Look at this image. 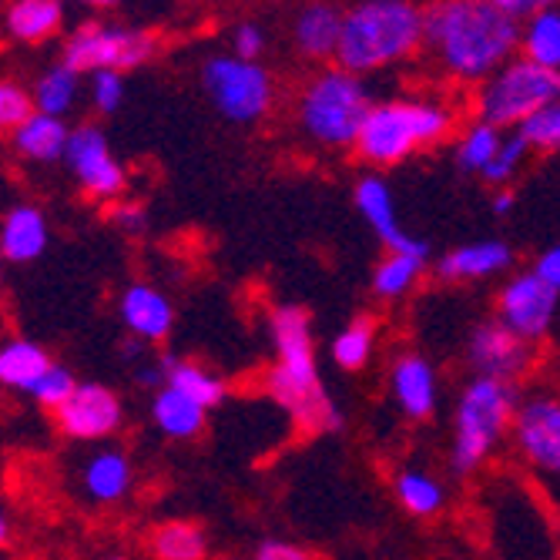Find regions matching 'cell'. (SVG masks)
Wrapping results in <instances>:
<instances>
[{"label":"cell","mask_w":560,"mask_h":560,"mask_svg":"<svg viewBox=\"0 0 560 560\" xmlns=\"http://www.w3.org/2000/svg\"><path fill=\"white\" fill-rule=\"evenodd\" d=\"M148 550L155 560H209V537L191 521H165L151 530Z\"/></svg>","instance_id":"484cf974"},{"label":"cell","mask_w":560,"mask_h":560,"mask_svg":"<svg viewBox=\"0 0 560 560\" xmlns=\"http://www.w3.org/2000/svg\"><path fill=\"white\" fill-rule=\"evenodd\" d=\"M393 493L402 503V511L413 517H436L446 506L443 483L433 474L417 470V467H406L393 477Z\"/></svg>","instance_id":"83f0119b"},{"label":"cell","mask_w":560,"mask_h":560,"mask_svg":"<svg viewBox=\"0 0 560 560\" xmlns=\"http://www.w3.org/2000/svg\"><path fill=\"white\" fill-rule=\"evenodd\" d=\"M517 135L534 148V151H560V101L540 115H534L527 125L517 128Z\"/></svg>","instance_id":"8d00e7d4"},{"label":"cell","mask_w":560,"mask_h":560,"mask_svg":"<svg viewBox=\"0 0 560 560\" xmlns=\"http://www.w3.org/2000/svg\"><path fill=\"white\" fill-rule=\"evenodd\" d=\"M503 138H506V131H500V128L477 118L460 135V141H456V165H460L464 172H470V175H483L493 165L497 151L503 148Z\"/></svg>","instance_id":"1f68e13d"},{"label":"cell","mask_w":560,"mask_h":560,"mask_svg":"<svg viewBox=\"0 0 560 560\" xmlns=\"http://www.w3.org/2000/svg\"><path fill=\"white\" fill-rule=\"evenodd\" d=\"M209 410L191 396L178 393L175 386H162L151 396V423L159 427L162 436L168 440H191L206 430Z\"/></svg>","instance_id":"cb8c5ba5"},{"label":"cell","mask_w":560,"mask_h":560,"mask_svg":"<svg viewBox=\"0 0 560 560\" xmlns=\"http://www.w3.org/2000/svg\"><path fill=\"white\" fill-rule=\"evenodd\" d=\"M256 560H313V557L289 540H262L256 550Z\"/></svg>","instance_id":"60d3db41"},{"label":"cell","mask_w":560,"mask_h":560,"mask_svg":"<svg viewBox=\"0 0 560 560\" xmlns=\"http://www.w3.org/2000/svg\"><path fill=\"white\" fill-rule=\"evenodd\" d=\"M47 219L37 206L31 201H21V206H11L4 222H0V252H4L8 262H34L44 256L47 248Z\"/></svg>","instance_id":"ffe728a7"},{"label":"cell","mask_w":560,"mask_h":560,"mask_svg":"<svg viewBox=\"0 0 560 560\" xmlns=\"http://www.w3.org/2000/svg\"><path fill=\"white\" fill-rule=\"evenodd\" d=\"M534 272H537V279H544L553 292H560V242L540 252L537 262H534Z\"/></svg>","instance_id":"ab89813d"},{"label":"cell","mask_w":560,"mask_h":560,"mask_svg":"<svg viewBox=\"0 0 560 560\" xmlns=\"http://www.w3.org/2000/svg\"><path fill=\"white\" fill-rule=\"evenodd\" d=\"M125 101V78L118 71L91 74V105L97 115H115Z\"/></svg>","instance_id":"74e56055"},{"label":"cell","mask_w":560,"mask_h":560,"mask_svg":"<svg viewBox=\"0 0 560 560\" xmlns=\"http://www.w3.org/2000/svg\"><path fill=\"white\" fill-rule=\"evenodd\" d=\"M65 27V4L58 0H14L4 8V31L14 44H44Z\"/></svg>","instance_id":"603a6c76"},{"label":"cell","mask_w":560,"mask_h":560,"mask_svg":"<svg viewBox=\"0 0 560 560\" xmlns=\"http://www.w3.org/2000/svg\"><path fill=\"white\" fill-rule=\"evenodd\" d=\"M155 50H159V40L148 31L88 21L68 37L61 65H68L74 74H97V71L121 74V71H135L144 61H151Z\"/></svg>","instance_id":"9c48e42d"},{"label":"cell","mask_w":560,"mask_h":560,"mask_svg":"<svg viewBox=\"0 0 560 560\" xmlns=\"http://www.w3.org/2000/svg\"><path fill=\"white\" fill-rule=\"evenodd\" d=\"M65 165L78 178L81 191L97 198V201H112V198H118L125 191L128 175L115 159L108 135L101 131L97 125H81V128L71 131Z\"/></svg>","instance_id":"8fae6325"},{"label":"cell","mask_w":560,"mask_h":560,"mask_svg":"<svg viewBox=\"0 0 560 560\" xmlns=\"http://www.w3.org/2000/svg\"><path fill=\"white\" fill-rule=\"evenodd\" d=\"M112 222H115L121 232L138 235V232L144 229V209H141V206H135V201H121V206H115V209H112Z\"/></svg>","instance_id":"b9f144b4"},{"label":"cell","mask_w":560,"mask_h":560,"mask_svg":"<svg viewBox=\"0 0 560 560\" xmlns=\"http://www.w3.org/2000/svg\"><path fill=\"white\" fill-rule=\"evenodd\" d=\"M0 544H11V521L8 517H0Z\"/></svg>","instance_id":"ee69618b"},{"label":"cell","mask_w":560,"mask_h":560,"mask_svg":"<svg viewBox=\"0 0 560 560\" xmlns=\"http://www.w3.org/2000/svg\"><path fill=\"white\" fill-rule=\"evenodd\" d=\"M346 11L336 4H310L292 21V44L305 61H336Z\"/></svg>","instance_id":"ac0fdd59"},{"label":"cell","mask_w":560,"mask_h":560,"mask_svg":"<svg viewBox=\"0 0 560 560\" xmlns=\"http://www.w3.org/2000/svg\"><path fill=\"white\" fill-rule=\"evenodd\" d=\"M467 363L474 376L517 383L534 363V342L521 339L497 319H487L467 339Z\"/></svg>","instance_id":"4fadbf2b"},{"label":"cell","mask_w":560,"mask_h":560,"mask_svg":"<svg viewBox=\"0 0 560 560\" xmlns=\"http://www.w3.org/2000/svg\"><path fill=\"white\" fill-rule=\"evenodd\" d=\"M266 47H269V34L262 24L256 21H242L235 24L232 31V55L242 58V61H259L266 55Z\"/></svg>","instance_id":"f35d334b"},{"label":"cell","mask_w":560,"mask_h":560,"mask_svg":"<svg viewBox=\"0 0 560 560\" xmlns=\"http://www.w3.org/2000/svg\"><path fill=\"white\" fill-rule=\"evenodd\" d=\"M34 115H37V105H34L31 88H24L18 81L0 84V125H4L8 131H18Z\"/></svg>","instance_id":"d590c367"},{"label":"cell","mask_w":560,"mask_h":560,"mask_svg":"<svg viewBox=\"0 0 560 560\" xmlns=\"http://www.w3.org/2000/svg\"><path fill=\"white\" fill-rule=\"evenodd\" d=\"M453 131V112L433 97H389L376 101L355 155L373 168H393L406 159H413L420 148L440 144Z\"/></svg>","instance_id":"277c9868"},{"label":"cell","mask_w":560,"mask_h":560,"mask_svg":"<svg viewBox=\"0 0 560 560\" xmlns=\"http://www.w3.org/2000/svg\"><path fill=\"white\" fill-rule=\"evenodd\" d=\"M511 266H514V248L500 238H487V242H474V245H460L446 252L436 262V276L443 282H477V279L500 276Z\"/></svg>","instance_id":"d6986e66"},{"label":"cell","mask_w":560,"mask_h":560,"mask_svg":"<svg viewBox=\"0 0 560 560\" xmlns=\"http://www.w3.org/2000/svg\"><path fill=\"white\" fill-rule=\"evenodd\" d=\"M55 423L68 440H78V443L108 440L125 423V406H121V396L108 386L78 383L74 396L55 413Z\"/></svg>","instance_id":"5bb4252c"},{"label":"cell","mask_w":560,"mask_h":560,"mask_svg":"<svg viewBox=\"0 0 560 560\" xmlns=\"http://www.w3.org/2000/svg\"><path fill=\"white\" fill-rule=\"evenodd\" d=\"M511 436L530 467L560 477V396L534 393L521 399Z\"/></svg>","instance_id":"7c38bea8"},{"label":"cell","mask_w":560,"mask_h":560,"mask_svg":"<svg viewBox=\"0 0 560 560\" xmlns=\"http://www.w3.org/2000/svg\"><path fill=\"white\" fill-rule=\"evenodd\" d=\"M135 480V467L131 456L121 453L118 446H105L91 453L84 467H81V490L94 500V503H118L128 497Z\"/></svg>","instance_id":"44dd1931"},{"label":"cell","mask_w":560,"mask_h":560,"mask_svg":"<svg viewBox=\"0 0 560 560\" xmlns=\"http://www.w3.org/2000/svg\"><path fill=\"white\" fill-rule=\"evenodd\" d=\"M162 370H165V380H168L165 386H175L178 393H185L195 402L206 406V410H212V406H219L225 399V383L206 366H198L191 360H178V355H165Z\"/></svg>","instance_id":"f1b7e54d"},{"label":"cell","mask_w":560,"mask_h":560,"mask_svg":"<svg viewBox=\"0 0 560 560\" xmlns=\"http://www.w3.org/2000/svg\"><path fill=\"white\" fill-rule=\"evenodd\" d=\"M201 88H206L212 108L235 125H256L276 105L272 71L235 55H215L201 65Z\"/></svg>","instance_id":"ba28073f"},{"label":"cell","mask_w":560,"mask_h":560,"mask_svg":"<svg viewBox=\"0 0 560 560\" xmlns=\"http://www.w3.org/2000/svg\"><path fill=\"white\" fill-rule=\"evenodd\" d=\"M118 316H121L125 329L141 342H162V339H168V332L175 326V310H172L168 295L148 282L125 285V292L118 299Z\"/></svg>","instance_id":"2e32d148"},{"label":"cell","mask_w":560,"mask_h":560,"mask_svg":"<svg viewBox=\"0 0 560 560\" xmlns=\"http://www.w3.org/2000/svg\"><path fill=\"white\" fill-rule=\"evenodd\" d=\"M524 24L497 0H440L427 8V55L460 84H487L521 55Z\"/></svg>","instance_id":"6da1fadb"},{"label":"cell","mask_w":560,"mask_h":560,"mask_svg":"<svg viewBox=\"0 0 560 560\" xmlns=\"http://www.w3.org/2000/svg\"><path fill=\"white\" fill-rule=\"evenodd\" d=\"M112 560H128V557H112Z\"/></svg>","instance_id":"f6af8a7d"},{"label":"cell","mask_w":560,"mask_h":560,"mask_svg":"<svg viewBox=\"0 0 560 560\" xmlns=\"http://www.w3.org/2000/svg\"><path fill=\"white\" fill-rule=\"evenodd\" d=\"M74 389H78V380H74V373L68 370V366H61V363H55L50 366V373L31 389V399L37 402V406H44V410H61V406L74 396Z\"/></svg>","instance_id":"e575fe53"},{"label":"cell","mask_w":560,"mask_h":560,"mask_svg":"<svg viewBox=\"0 0 560 560\" xmlns=\"http://www.w3.org/2000/svg\"><path fill=\"white\" fill-rule=\"evenodd\" d=\"M352 198H355V209H360V215L366 219V225L383 238V245L389 252H430L427 242L413 238L399 225L396 201H393V191H389L383 175H376V172L363 175L360 182H355Z\"/></svg>","instance_id":"9a60e30c"},{"label":"cell","mask_w":560,"mask_h":560,"mask_svg":"<svg viewBox=\"0 0 560 560\" xmlns=\"http://www.w3.org/2000/svg\"><path fill=\"white\" fill-rule=\"evenodd\" d=\"M427 259H430V252H389V256L373 272V292L380 299L406 295L417 285V279L423 276Z\"/></svg>","instance_id":"4dcf8cb0"},{"label":"cell","mask_w":560,"mask_h":560,"mask_svg":"<svg viewBox=\"0 0 560 560\" xmlns=\"http://www.w3.org/2000/svg\"><path fill=\"white\" fill-rule=\"evenodd\" d=\"M530 151H534V148H530L517 131H506L503 148L497 151V159H493V165L483 172V178H487L490 185H497V188H506V185H511V178L521 172V165L527 162Z\"/></svg>","instance_id":"836d02e7"},{"label":"cell","mask_w":560,"mask_h":560,"mask_svg":"<svg viewBox=\"0 0 560 560\" xmlns=\"http://www.w3.org/2000/svg\"><path fill=\"white\" fill-rule=\"evenodd\" d=\"M78 91H81V74H74L61 61L55 68H47L31 88L37 112L50 115V118H65L78 105Z\"/></svg>","instance_id":"f546056e"},{"label":"cell","mask_w":560,"mask_h":560,"mask_svg":"<svg viewBox=\"0 0 560 560\" xmlns=\"http://www.w3.org/2000/svg\"><path fill=\"white\" fill-rule=\"evenodd\" d=\"M560 101V74L547 71L524 55H517L506 68H500L487 84L477 88V118L506 131L521 128L544 108Z\"/></svg>","instance_id":"52a82bcc"},{"label":"cell","mask_w":560,"mask_h":560,"mask_svg":"<svg viewBox=\"0 0 560 560\" xmlns=\"http://www.w3.org/2000/svg\"><path fill=\"white\" fill-rule=\"evenodd\" d=\"M50 366H55V360L47 355V349L31 339H11L0 349V383L8 389L31 396V389L50 373Z\"/></svg>","instance_id":"d4e9b609"},{"label":"cell","mask_w":560,"mask_h":560,"mask_svg":"<svg viewBox=\"0 0 560 560\" xmlns=\"http://www.w3.org/2000/svg\"><path fill=\"white\" fill-rule=\"evenodd\" d=\"M276 363L266 373V393L289 413L302 433H332L342 427L339 406L329 399L313 346V319L302 305H276L272 310Z\"/></svg>","instance_id":"7a4b0ae2"},{"label":"cell","mask_w":560,"mask_h":560,"mask_svg":"<svg viewBox=\"0 0 560 560\" xmlns=\"http://www.w3.org/2000/svg\"><path fill=\"white\" fill-rule=\"evenodd\" d=\"M373 342H376V323L370 316H355L332 339V360H336V366L346 370V373H360L370 363Z\"/></svg>","instance_id":"d6a6232c"},{"label":"cell","mask_w":560,"mask_h":560,"mask_svg":"<svg viewBox=\"0 0 560 560\" xmlns=\"http://www.w3.org/2000/svg\"><path fill=\"white\" fill-rule=\"evenodd\" d=\"M557 302H560V292H553L544 279H537L534 269L517 272L497 292V323H503L527 342H537L553 326Z\"/></svg>","instance_id":"30bf717a"},{"label":"cell","mask_w":560,"mask_h":560,"mask_svg":"<svg viewBox=\"0 0 560 560\" xmlns=\"http://www.w3.org/2000/svg\"><path fill=\"white\" fill-rule=\"evenodd\" d=\"M71 131L65 118H50V115H34L31 121H24L18 131H11V148L14 155L34 165H50V162H65L68 144H71Z\"/></svg>","instance_id":"7402d4cb"},{"label":"cell","mask_w":560,"mask_h":560,"mask_svg":"<svg viewBox=\"0 0 560 560\" xmlns=\"http://www.w3.org/2000/svg\"><path fill=\"white\" fill-rule=\"evenodd\" d=\"M427 44V8L410 0H363L346 8L336 65L355 78L413 58Z\"/></svg>","instance_id":"3957f363"},{"label":"cell","mask_w":560,"mask_h":560,"mask_svg":"<svg viewBox=\"0 0 560 560\" xmlns=\"http://www.w3.org/2000/svg\"><path fill=\"white\" fill-rule=\"evenodd\" d=\"M511 209H514V191H511V188H500V191L493 195V212H497V215H506Z\"/></svg>","instance_id":"7bdbcfd3"},{"label":"cell","mask_w":560,"mask_h":560,"mask_svg":"<svg viewBox=\"0 0 560 560\" xmlns=\"http://www.w3.org/2000/svg\"><path fill=\"white\" fill-rule=\"evenodd\" d=\"M373 105L376 101L363 78L342 71L339 65H326L302 84L295 97V121L299 131L319 148H355Z\"/></svg>","instance_id":"5b68a950"},{"label":"cell","mask_w":560,"mask_h":560,"mask_svg":"<svg viewBox=\"0 0 560 560\" xmlns=\"http://www.w3.org/2000/svg\"><path fill=\"white\" fill-rule=\"evenodd\" d=\"M389 389L399 410L410 420H430L436 410V370L427 355L406 352L389 370Z\"/></svg>","instance_id":"e0dca14e"},{"label":"cell","mask_w":560,"mask_h":560,"mask_svg":"<svg viewBox=\"0 0 560 560\" xmlns=\"http://www.w3.org/2000/svg\"><path fill=\"white\" fill-rule=\"evenodd\" d=\"M517 410H521L517 383L474 376L464 386L460 399H456L450 467L460 477L477 474L490 460L497 443L514 430Z\"/></svg>","instance_id":"8992f818"},{"label":"cell","mask_w":560,"mask_h":560,"mask_svg":"<svg viewBox=\"0 0 560 560\" xmlns=\"http://www.w3.org/2000/svg\"><path fill=\"white\" fill-rule=\"evenodd\" d=\"M521 55L547 71L560 74V8L544 4L527 24L521 37Z\"/></svg>","instance_id":"4316f807"}]
</instances>
